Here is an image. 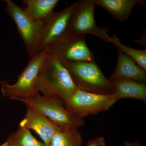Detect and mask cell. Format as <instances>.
<instances>
[{"label":"cell","mask_w":146,"mask_h":146,"mask_svg":"<svg viewBox=\"0 0 146 146\" xmlns=\"http://www.w3.org/2000/svg\"><path fill=\"white\" fill-rule=\"evenodd\" d=\"M5 11L14 21L29 58L40 52V44L44 21H35L27 16L24 8L11 0H5Z\"/></svg>","instance_id":"4"},{"label":"cell","mask_w":146,"mask_h":146,"mask_svg":"<svg viewBox=\"0 0 146 146\" xmlns=\"http://www.w3.org/2000/svg\"><path fill=\"white\" fill-rule=\"evenodd\" d=\"M0 146H10L9 145V144H8V143H7V142H6L4 143L3 144V145H1Z\"/></svg>","instance_id":"20"},{"label":"cell","mask_w":146,"mask_h":146,"mask_svg":"<svg viewBox=\"0 0 146 146\" xmlns=\"http://www.w3.org/2000/svg\"><path fill=\"white\" fill-rule=\"evenodd\" d=\"M97 6L106 9L117 21L123 22L130 16L136 5L145 6L144 0H95Z\"/></svg>","instance_id":"12"},{"label":"cell","mask_w":146,"mask_h":146,"mask_svg":"<svg viewBox=\"0 0 146 146\" xmlns=\"http://www.w3.org/2000/svg\"><path fill=\"white\" fill-rule=\"evenodd\" d=\"M105 140L103 136H99L89 140L86 146H106Z\"/></svg>","instance_id":"18"},{"label":"cell","mask_w":146,"mask_h":146,"mask_svg":"<svg viewBox=\"0 0 146 146\" xmlns=\"http://www.w3.org/2000/svg\"><path fill=\"white\" fill-rule=\"evenodd\" d=\"M64 62H94V54L88 48L85 35L66 31L49 46Z\"/></svg>","instance_id":"6"},{"label":"cell","mask_w":146,"mask_h":146,"mask_svg":"<svg viewBox=\"0 0 146 146\" xmlns=\"http://www.w3.org/2000/svg\"><path fill=\"white\" fill-rule=\"evenodd\" d=\"M58 0H23L26 5L24 11L30 18L35 21H45L54 13Z\"/></svg>","instance_id":"14"},{"label":"cell","mask_w":146,"mask_h":146,"mask_svg":"<svg viewBox=\"0 0 146 146\" xmlns=\"http://www.w3.org/2000/svg\"><path fill=\"white\" fill-rule=\"evenodd\" d=\"M36 89L43 96L57 97L64 103L78 89L68 69L49 47L46 48Z\"/></svg>","instance_id":"1"},{"label":"cell","mask_w":146,"mask_h":146,"mask_svg":"<svg viewBox=\"0 0 146 146\" xmlns=\"http://www.w3.org/2000/svg\"><path fill=\"white\" fill-rule=\"evenodd\" d=\"M46 49L32 58H29L27 65L18 76L17 81L10 84L8 81L1 84L3 96L8 98H29L34 96L39 72L44 62Z\"/></svg>","instance_id":"5"},{"label":"cell","mask_w":146,"mask_h":146,"mask_svg":"<svg viewBox=\"0 0 146 146\" xmlns=\"http://www.w3.org/2000/svg\"><path fill=\"white\" fill-rule=\"evenodd\" d=\"M7 81H0V84H2L4 83V82H6Z\"/></svg>","instance_id":"21"},{"label":"cell","mask_w":146,"mask_h":146,"mask_svg":"<svg viewBox=\"0 0 146 146\" xmlns=\"http://www.w3.org/2000/svg\"><path fill=\"white\" fill-rule=\"evenodd\" d=\"M79 3V1L75 2L60 12H54L52 16L44 21L40 41V52L67 31Z\"/></svg>","instance_id":"9"},{"label":"cell","mask_w":146,"mask_h":146,"mask_svg":"<svg viewBox=\"0 0 146 146\" xmlns=\"http://www.w3.org/2000/svg\"><path fill=\"white\" fill-rule=\"evenodd\" d=\"M19 125L34 131L46 146L54 133L62 129L55 125L44 115L28 106L26 114Z\"/></svg>","instance_id":"10"},{"label":"cell","mask_w":146,"mask_h":146,"mask_svg":"<svg viewBox=\"0 0 146 146\" xmlns=\"http://www.w3.org/2000/svg\"><path fill=\"white\" fill-rule=\"evenodd\" d=\"M109 43L117 47V50L133 60L141 69L146 72V50H136L121 43L116 35L110 36Z\"/></svg>","instance_id":"17"},{"label":"cell","mask_w":146,"mask_h":146,"mask_svg":"<svg viewBox=\"0 0 146 146\" xmlns=\"http://www.w3.org/2000/svg\"><path fill=\"white\" fill-rule=\"evenodd\" d=\"M96 6L95 0L79 1L67 31L85 35H91L105 43H109L107 27H99L96 23L94 12Z\"/></svg>","instance_id":"8"},{"label":"cell","mask_w":146,"mask_h":146,"mask_svg":"<svg viewBox=\"0 0 146 146\" xmlns=\"http://www.w3.org/2000/svg\"><path fill=\"white\" fill-rule=\"evenodd\" d=\"M111 82L114 88L113 95L117 101L124 98L133 99L141 100L146 103L145 84L126 79Z\"/></svg>","instance_id":"13"},{"label":"cell","mask_w":146,"mask_h":146,"mask_svg":"<svg viewBox=\"0 0 146 146\" xmlns=\"http://www.w3.org/2000/svg\"><path fill=\"white\" fill-rule=\"evenodd\" d=\"M124 146H144L138 141L135 142H130L129 141H125L124 143Z\"/></svg>","instance_id":"19"},{"label":"cell","mask_w":146,"mask_h":146,"mask_svg":"<svg viewBox=\"0 0 146 146\" xmlns=\"http://www.w3.org/2000/svg\"><path fill=\"white\" fill-rule=\"evenodd\" d=\"M117 66L108 80L113 82L119 80H129L146 84V72L139 67L133 60L117 50Z\"/></svg>","instance_id":"11"},{"label":"cell","mask_w":146,"mask_h":146,"mask_svg":"<svg viewBox=\"0 0 146 146\" xmlns=\"http://www.w3.org/2000/svg\"><path fill=\"white\" fill-rule=\"evenodd\" d=\"M62 62L79 90L93 94H114L113 84L105 76L96 61Z\"/></svg>","instance_id":"3"},{"label":"cell","mask_w":146,"mask_h":146,"mask_svg":"<svg viewBox=\"0 0 146 146\" xmlns=\"http://www.w3.org/2000/svg\"><path fill=\"white\" fill-rule=\"evenodd\" d=\"M11 100L22 102L27 106L44 115L61 128H79L85 125L84 118L79 117L68 111L65 107L64 102L57 97L45 96L36 92L33 97L29 98H14Z\"/></svg>","instance_id":"2"},{"label":"cell","mask_w":146,"mask_h":146,"mask_svg":"<svg viewBox=\"0 0 146 146\" xmlns=\"http://www.w3.org/2000/svg\"><path fill=\"white\" fill-rule=\"evenodd\" d=\"M82 135L78 128L62 129L54 133L48 146H82Z\"/></svg>","instance_id":"15"},{"label":"cell","mask_w":146,"mask_h":146,"mask_svg":"<svg viewBox=\"0 0 146 146\" xmlns=\"http://www.w3.org/2000/svg\"><path fill=\"white\" fill-rule=\"evenodd\" d=\"M7 142L10 146H46L34 137L29 129L20 125L9 136Z\"/></svg>","instance_id":"16"},{"label":"cell","mask_w":146,"mask_h":146,"mask_svg":"<svg viewBox=\"0 0 146 146\" xmlns=\"http://www.w3.org/2000/svg\"><path fill=\"white\" fill-rule=\"evenodd\" d=\"M117 102L113 94H93L77 89L64 104L68 111L84 118L107 111Z\"/></svg>","instance_id":"7"}]
</instances>
